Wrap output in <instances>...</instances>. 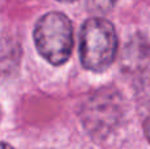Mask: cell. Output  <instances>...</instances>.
<instances>
[{
	"label": "cell",
	"instance_id": "6da1fadb",
	"mask_svg": "<svg viewBox=\"0 0 150 149\" xmlns=\"http://www.w3.org/2000/svg\"><path fill=\"white\" fill-rule=\"evenodd\" d=\"M119 40L113 24L95 16L83 23L79 34V57L83 67L103 73L112 66L117 55Z\"/></svg>",
	"mask_w": 150,
	"mask_h": 149
},
{
	"label": "cell",
	"instance_id": "7a4b0ae2",
	"mask_svg": "<svg viewBox=\"0 0 150 149\" xmlns=\"http://www.w3.org/2000/svg\"><path fill=\"white\" fill-rule=\"evenodd\" d=\"M125 115V102L115 87H101L83 102L79 118L84 129L95 139H104L115 131Z\"/></svg>",
	"mask_w": 150,
	"mask_h": 149
},
{
	"label": "cell",
	"instance_id": "3957f363",
	"mask_svg": "<svg viewBox=\"0 0 150 149\" xmlns=\"http://www.w3.org/2000/svg\"><path fill=\"white\" fill-rule=\"evenodd\" d=\"M33 40L41 57L52 65H63L74 49L73 23L62 12H47L34 25Z\"/></svg>",
	"mask_w": 150,
	"mask_h": 149
},
{
	"label": "cell",
	"instance_id": "277c9868",
	"mask_svg": "<svg viewBox=\"0 0 150 149\" xmlns=\"http://www.w3.org/2000/svg\"><path fill=\"white\" fill-rule=\"evenodd\" d=\"M136 96L141 106L150 108V73L138 77L136 82Z\"/></svg>",
	"mask_w": 150,
	"mask_h": 149
},
{
	"label": "cell",
	"instance_id": "5b68a950",
	"mask_svg": "<svg viewBox=\"0 0 150 149\" xmlns=\"http://www.w3.org/2000/svg\"><path fill=\"white\" fill-rule=\"evenodd\" d=\"M116 4V0H86V8L92 13L104 15Z\"/></svg>",
	"mask_w": 150,
	"mask_h": 149
},
{
	"label": "cell",
	"instance_id": "8992f818",
	"mask_svg": "<svg viewBox=\"0 0 150 149\" xmlns=\"http://www.w3.org/2000/svg\"><path fill=\"white\" fill-rule=\"evenodd\" d=\"M144 131H145V136L150 144V114L148 115V118H146L145 124H144Z\"/></svg>",
	"mask_w": 150,
	"mask_h": 149
},
{
	"label": "cell",
	"instance_id": "52a82bcc",
	"mask_svg": "<svg viewBox=\"0 0 150 149\" xmlns=\"http://www.w3.org/2000/svg\"><path fill=\"white\" fill-rule=\"evenodd\" d=\"M0 149H13V148L7 143H0Z\"/></svg>",
	"mask_w": 150,
	"mask_h": 149
},
{
	"label": "cell",
	"instance_id": "ba28073f",
	"mask_svg": "<svg viewBox=\"0 0 150 149\" xmlns=\"http://www.w3.org/2000/svg\"><path fill=\"white\" fill-rule=\"evenodd\" d=\"M58 1H62V3H73L75 0H58Z\"/></svg>",
	"mask_w": 150,
	"mask_h": 149
}]
</instances>
